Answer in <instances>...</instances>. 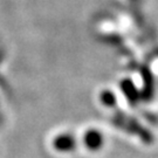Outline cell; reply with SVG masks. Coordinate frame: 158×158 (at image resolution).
<instances>
[{"label": "cell", "mask_w": 158, "mask_h": 158, "mask_svg": "<svg viewBox=\"0 0 158 158\" xmlns=\"http://www.w3.org/2000/svg\"><path fill=\"white\" fill-rule=\"evenodd\" d=\"M83 143L89 150H98L103 145V136L98 130L89 129L83 136Z\"/></svg>", "instance_id": "obj_2"}, {"label": "cell", "mask_w": 158, "mask_h": 158, "mask_svg": "<svg viewBox=\"0 0 158 158\" xmlns=\"http://www.w3.org/2000/svg\"><path fill=\"white\" fill-rule=\"evenodd\" d=\"M0 61H1V55H0Z\"/></svg>", "instance_id": "obj_4"}, {"label": "cell", "mask_w": 158, "mask_h": 158, "mask_svg": "<svg viewBox=\"0 0 158 158\" xmlns=\"http://www.w3.org/2000/svg\"><path fill=\"white\" fill-rule=\"evenodd\" d=\"M101 101L104 103V106H113L114 101H115L114 94L108 90L103 91L101 94Z\"/></svg>", "instance_id": "obj_3"}, {"label": "cell", "mask_w": 158, "mask_h": 158, "mask_svg": "<svg viewBox=\"0 0 158 158\" xmlns=\"http://www.w3.org/2000/svg\"><path fill=\"white\" fill-rule=\"evenodd\" d=\"M52 144L57 152L68 153L76 148V139L70 134H59L54 137Z\"/></svg>", "instance_id": "obj_1"}]
</instances>
